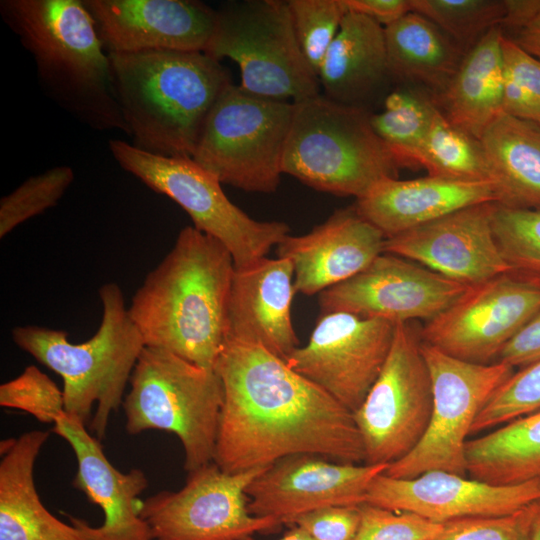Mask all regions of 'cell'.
<instances>
[{
  "mask_svg": "<svg viewBox=\"0 0 540 540\" xmlns=\"http://www.w3.org/2000/svg\"><path fill=\"white\" fill-rule=\"evenodd\" d=\"M214 370L223 405L213 462L224 472L295 454L364 463L353 413L263 346L226 338Z\"/></svg>",
  "mask_w": 540,
  "mask_h": 540,
  "instance_id": "cell-1",
  "label": "cell"
},
{
  "mask_svg": "<svg viewBox=\"0 0 540 540\" xmlns=\"http://www.w3.org/2000/svg\"><path fill=\"white\" fill-rule=\"evenodd\" d=\"M234 272L233 257L221 242L184 227L128 307L145 346L214 370L226 339Z\"/></svg>",
  "mask_w": 540,
  "mask_h": 540,
  "instance_id": "cell-2",
  "label": "cell"
},
{
  "mask_svg": "<svg viewBox=\"0 0 540 540\" xmlns=\"http://www.w3.org/2000/svg\"><path fill=\"white\" fill-rule=\"evenodd\" d=\"M0 15L50 100L90 129L127 135L109 54L83 0H1Z\"/></svg>",
  "mask_w": 540,
  "mask_h": 540,
  "instance_id": "cell-3",
  "label": "cell"
},
{
  "mask_svg": "<svg viewBox=\"0 0 540 540\" xmlns=\"http://www.w3.org/2000/svg\"><path fill=\"white\" fill-rule=\"evenodd\" d=\"M109 59L131 144L192 157L210 110L232 83L226 68L205 52L149 50Z\"/></svg>",
  "mask_w": 540,
  "mask_h": 540,
  "instance_id": "cell-4",
  "label": "cell"
},
{
  "mask_svg": "<svg viewBox=\"0 0 540 540\" xmlns=\"http://www.w3.org/2000/svg\"><path fill=\"white\" fill-rule=\"evenodd\" d=\"M102 320L95 334L72 343L69 334L38 325L16 326L13 342L63 380L65 413L105 437L112 413L125 397L132 371L145 347L116 283L99 288Z\"/></svg>",
  "mask_w": 540,
  "mask_h": 540,
  "instance_id": "cell-5",
  "label": "cell"
},
{
  "mask_svg": "<svg viewBox=\"0 0 540 540\" xmlns=\"http://www.w3.org/2000/svg\"><path fill=\"white\" fill-rule=\"evenodd\" d=\"M372 112L322 94L294 103L282 169L336 196L362 197L399 167L371 124Z\"/></svg>",
  "mask_w": 540,
  "mask_h": 540,
  "instance_id": "cell-6",
  "label": "cell"
},
{
  "mask_svg": "<svg viewBox=\"0 0 540 540\" xmlns=\"http://www.w3.org/2000/svg\"><path fill=\"white\" fill-rule=\"evenodd\" d=\"M129 384L122 403L128 434L147 430L175 434L184 449L187 473L214 461L223 405L215 370L145 346Z\"/></svg>",
  "mask_w": 540,
  "mask_h": 540,
  "instance_id": "cell-7",
  "label": "cell"
},
{
  "mask_svg": "<svg viewBox=\"0 0 540 540\" xmlns=\"http://www.w3.org/2000/svg\"><path fill=\"white\" fill-rule=\"evenodd\" d=\"M294 103L230 83L210 110L192 159L221 184L247 192L277 190Z\"/></svg>",
  "mask_w": 540,
  "mask_h": 540,
  "instance_id": "cell-8",
  "label": "cell"
},
{
  "mask_svg": "<svg viewBox=\"0 0 540 540\" xmlns=\"http://www.w3.org/2000/svg\"><path fill=\"white\" fill-rule=\"evenodd\" d=\"M118 165L152 191L167 196L191 218L193 227L217 239L231 253L236 270L267 257L290 232L281 221H258L232 203L220 181L191 157H169L111 139Z\"/></svg>",
  "mask_w": 540,
  "mask_h": 540,
  "instance_id": "cell-9",
  "label": "cell"
},
{
  "mask_svg": "<svg viewBox=\"0 0 540 540\" xmlns=\"http://www.w3.org/2000/svg\"><path fill=\"white\" fill-rule=\"evenodd\" d=\"M217 10L206 54L234 61L246 91L297 103L320 94L298 43L287 0H232Z\"/></svg>",
  "mask_w": 540,
  "mask_h": 540,
  "instance_id": "cell-10",
  "label": "cell"
},
{
  "mask_svg": "<svg viewBox=\"0 0 540 540\" xmlns=\"http://www.w3.org/2000/svg\"><path fill=\"white\" fill-rule=\"evenodd\" d=\"M433 386L428 427L417 446L384 474L412 478L429 471L467 474L466 443L473 423L496 389L515 371L501 363L477 364L422 342Z\"/></svg>",
  "mask_w": 540,
  "mask_h": 540,
  "instance_id": "cell-11",
  "label": "cell"
},
{
  "mask_svg": "<svg viewBox=\"0 0 540 540\" xmlns=\"http://www.w3.org/2000/svg\"><path fill=\"white\" fill-rule=\"evenodd\" d=\"M433 386L420 333L397 323L390 352L364 401L353 413L365 464L390 465L422 439L431 417Z\"/></svg>",
  "mask_w": 540,
  "mask_h": 540,
  "instance_id": "cell-12",
  "label": "cell"
},
{
  "mask_svg": "<svg viewBox=\"0 0 540 540\" xmlns=\"http://www.w3.org/2000/svg\"><path fill=\"white\" fill-rule=\"evenodd\" d=\"M227 473L215 462L190 473L178 491H160L141 501L140 515L153 540H246L283 524L252 515L246 490L264 470Z\"/></svg>",
  "mask_w": 540,
  "mask_h": 540,
  "instance_id": "cell-13",
  "label": "cell"
},
{
  "mask_svg": "<svg viewBox=\"0 0 540 540\" xmlns=\"http://www.w3.org/2000/svg\"><path fill=\"white\" fill-rule=\"evenodd\" d=\"M539 310L540 282L511 271L470 286L419 333L452 357L490 364Z\"/></svg>",
  "mask_w": 540,
  "mask_h": 540,
  "instance_id": "cell-14",
  "label": "cell"
},
{
  "mask_svg": "<svg viewBox=\"0 0 540 540\" xmlns=\"http://www.w3.org/2000/svg\"><path fill=\"white\" fill-rule=\"evenodd\" d=\"M395 327L382 319L325 313L308 343L298 347L286 363L354 413L384 366Z\"/></svg>",
  "mask_w": 540,
  "mask_h": 540,
  "instance_id": "cell-15",
  "label": "cell"
},
{
  "mask_svg": "<svg viewBox=\"0 0 540 540\" xmlns=\"http://www.w3.org/2000/svg\"><path fill=\"white\" fill-rule=\"evenodd\" d=\"M418 263L382 253L364 270L319 294L322 314L347 312L397 323L434 319L468 289Z\"/></svg>",
  "mask_w": 540,
  "mask_h": 540,
  "instance_id": "cell-16",
  "label": "cell"
},
{
  "mask_svg": "<svg viewBox=\"0 0 540 540\" xmlns=\"http://www.w3.org/2000/svg\"><path fill=\"white\" fill-rule=\"evenodd\" d=\"M388 465L329 461L295 454L266 467L247 487L248 510L289 524L295 517L323 507L365 503L370 484Z\"/></svg>",
  "mask_w": 540,
  "mask_h": 540,
  "instance_id": "cell-17",
  "label": "cell"
},
{
  "mask_svg": "<svg viewBox=\"0 0 540 540\" xmlns=\"http://www.w3.org/2000/svg\"><path fill=\"white\" fill-rule=\"evenodd\" d=\"M495 205L486 202L469 206L386 238L384 252L466 286L511 272L493 231Z\"/></svg>",
  "mask_w": 540,
  "mask_h": 540,
  "instance_id": "cell-18",
  "label": "cell"
},
{
  "mask_svg": "<svg viewBox=\"0 0 540 540\" xmlns=\"http://www.w3.org/2000/svg\"><path fill=\"white\" fill-rule=\"evenodd\" d=\"M540 498V480L494 485L446 471L412 478L383 473L374 478L365 503L416 514L431 522L514 513Z\"/></svg>",
  "mask_w": 540,
  "mask_h": 540,
  "instance_id": "cell-19",
  "label": "cell"
},
{
  "mask_svg": "<svg viewBox=\"0 0 540 540\" xmlns=\"http://www.w3.org/2000/svg\"><path fill=\"white\" fill-rule=\"evenodd\" d=\"M108 54L206 52L217 10L196 0H83Z\"/></svg>",
  "mask_w": 540,
  "mask_h": 540,
  "instance_id": "cell-20",
  "label": "cell"
},
{
  "mask_svg": "<svg viewBox=\"0 0 540 540\" xmlns=\"http://www.w3.org/2000/svg\"><path fill=\"white\" fill-rule=\"evenodd\" d=\"M52 431L62 437L75 454L77 471L73 486L104 514L103 523L97 527L69 515L70 523L87 540H153L140 515L138 499L149 484L145 473L137 468L128 472L115 468L100 440L92 436L81 421L66 413L57 418Z\"/></svg>",
  "mask_w": 540,
  "mask_h": 540,
  "instance_id": "cell-21",
  "label": "cell"
},
{
  "mask_svg": "<svg viewBox=\"0 0 540 540\" xmlns=\"http://www.w3.org/2000/svg\"><path fill=\"white\" fill-rule=\"evenodd\" d=\"M385 237L354 206L335 211L307 234L288 235L278 257L293 268L296 292L311 296L342 283L384 253Z\"/></svg>",
  "mask_w": 540,
  "mask_h": 540,
  "instance_id": "cell-22",
  "label": "cell"
},
{
  "mask_svg": "<svg viewBox=\"0 0 540 540\" xmlns=\"http://www.w3.org/2000/svg\"><path fill=\"white\" fill-rule=\"evenodd\" d=\"M296 293L291 263L264 257L233 275L226 338L257 343L283 360L299 347L291 306Z\"/></svg>",
  "mask_w": 540,
  "mask_h": 540,
  "instance_id": "cell-23",
  "label": "cell"
},
{
  "mask_svg": "<svg viewBox=\"0 0 540 540\" xmlns=\"http://www.w3.org/2000/svg\"><path fill=\"white\" fill-rule=\"evenodd\" d=\"M486 202L496 203L491 182L427 175L409 180L385 178L356 199L354 207L386 239L457 210Z\"/></svg>",
  "mask_w": 540,
  "mask_h": 540,
  "instance_id": "cell-24",
  "label": "cell"
},
{
  "mask_svg": "<svg viewBox=\"0 0 540 540\" xmlns=\"http://www.w3.org/2000/svg\"><path fill=\"white\" fill-rule=\"evenodd\" d=\"M323 96L373 113L387 97L393 80L388 64L385 29L376 21L348 11L318 72Z\"/></svg>",
  "mask_w": 540,
  "mask_h": 540,
  "instance_id": "cell-25",
  "label": "cell"
},
{
  "mask_svg": "<svg viewBox=\"0 0 540 540\" xmlns=\"http://www.w3.org/2000/svg\"><path fill=\"white\" fill-rule=\"evenodd\" d=\"M49 434L25 432L1 455L0 540H87L77 527L55 517L38 495L34 468Z\"/></svg>",
  "mask_w": 540,
  "mask_h": 540,
  "instance_id": "cell-26",
  "label": "cell"
},
{
  "mask_svg": "<svg viewBox=\"0 0 540 540\" xmlns=\"http://www.w3.org/2000/svg\"><path fill=\"white\" fill-rule=\"evenodd\" d=\"M501 26L489 30L464 55L445 90L432 97L454 126L480 139L503 112V54Z\"/></svg>",
  "mask_w": 540,
  "mask_h": 540,
  "instance_id": "cell-27",
  "label": "cell"
},
{
  "mask_svg": "<svg viewBox=\"0 0 540 540\" xmlns=\"http://www.w3.org/2000/svg\"><path fill=\"white\" fill-rule=\"evenodd\" d=\"M479 140L496 204L540 210V126L501 112Z\"/></svg>",
  "mask_w": 540,
  "mask_h": 540,
  "instance_id": "cell-28",
  "label": "cell"
},
{
  "mask_svg": "<svg viewBox=\"0 0 540 540\" xmlns=\"http://www.w3.org/2000/svg\"><path fill=\"white\" fill-rule=\"evenodd\" d=\"M384 29L392 79L420 84L432 97L442 93L466 53L462 47L414 11Z\"/></svg>",
  "mask_w": 540,
  "mask_h": 540,
  "instance_id": "cell-29",
  "label": "cell"
},
{
  "mask_svg": "<svg viewBox=\"0 0 540 540\" xmlns=\"http://www.w3.org/2000/svg\"><path fill=\"white\" fill-rule=\"evenodd\" d=\"M467 473L494 485L540 480V410L466 443Z\"/></svg>",
  "mask_w": 540,
  "mask_h": 540,
  "instance_id": "cell-30",
  "label": "cell"
},
{
  "mask_svg": "<svg viewBox=\"0 0 540 540\" xmlns=\"http://www.w3.org/2000/svg\"><path fill=\"white\" fill-rule=\"evenodd\" d=\"M438 111L432 96L409 88L389 92L383 109L371 114L372 127L398 167H420L428 131Z\"/></svg>",
  "mask_w": 540,
  "mask_h": 540,
  "instance_id": "cell-31",
  "label": "cell"
},
{
  "mask_svg": "<svg viewBox=\"0 0 540 540\" xmlns=\"http://www.w3.org/2000/svg\"><path fill=\"white\" fill-rule=\"evenodd\" d=\"M420 167L434 177L490 182L480 140L451 124L439 109L423 145Z\"/></svg>",
  "mask_w": 540,
  "mask_h": 540,
  "instance_id": "cell-32",
  "label": "cell"
},
{
  "mask_svg": "<svg viewBox=\"0 0 540 540\" xmlns=\"http://www.w3.org/2000/svg\"><path fill=\"white\" fill-rule=\"evenodd\" d=\"M410 5L465 52L505 17L504 0H410Z\"/></svg>",
  "mask_w": 540,
  "mask_h": 540,
  "instance_id": "cell-33",
  "label": "cell"
},
{
  "mask_svg": "<svg viewBox=\"0 0 540 540\" xmlns=\"http://www.w3.org/2000/svg\"><path fill=\"white\" fill-rule=\"evenodd\" d=\"M492 222L496 242L512 272L540 282V210L496 204Z\"/></svg>",
  "mask_w": 540,
  "mask_h": 540,
  "instance_id": "cell-34",
  "label": "cell"
},
{
  "mask_svg": "<svg viewBox=\"0 0 540 540\" xmlns=\"http://www.w3.org/2000/svg\"><path fill=\"white\" fill-rule=\"evenodd\" d=\"M75 178L71 167L50 168L26 179L0 200V238L57 205Z\"/></svg>",
  "mask_w": 540,
  "mask_h": 540,
  "instance_id": "cell-35",
  "label": "cell"
},
{
  "mask_svg": "<svg viewBox=\"0 0 540 540\" xmlns=\"http://www.w3.org/2000/svg\"><path fill=\"white\" fill-rule=\"evenodd\" d=\"M287 2L300 48L318 76L323 59L348 9L343 0H287Z\"/></svg>",
  "mask_w": 540,
  "mask_h": 540,
  "instance_id": "cell-36",
  "label": "cell"
},
{
  "mask_svg": "<svg viewBox=\"0 0 540 540\" xmlns=\"http://www.w3.org/2000/svg\"><path fill=\"white\" fill-rule=\"evenodd\" d=\"M503 112L540 126V60L503 35Z\"/></svg>",
  "mask_w": 540,
  "mask_h": 540,
  "instance_id": "cell-37",
  "label": "cell"
},
{
  "mask_svg": "<svg viewBox=\"0 0 540 540\" xmlns=\"http://www.w3.org/2000/svg\"><path fill=\"white\" fill-rule=\"evenodd\" d=\"M540 410V360L520 368L491 395L471 430L476 434L497 428Z\"/></svg>",
  "mask_w": 540,
  "mask_h": 540,
  "instance_id": "cell-38",
  "label": "cell"
},
{
  "mask_svg": "<svg viewBox=\"0 0 540 540\" xmlns=\"http://www.w3.org/2000/svg\"><path fill=\"white\" fill-rule=\"evenodd\" d=\"M0 406L24 411L46 424L65 413L63 390L35 365L0 385Z\"/></svg>",
  "mask_w": 540,
  "mask_h": 540,
  "instance_id": "cell-39",
  "label": "cell"
},
{
  "mask_svg": "<svg viewBox=\"0 0 540 540\" xmlns=\"http://www.w3.org/2000/svg\"><path fill=\"white\" fill-rule=\"evenodd\" d=\"M360 523L352 540H434L442 524L416 514L368 503L359 505Z\"/></svg>",
  "mask_w": 540,
  "mask_h": 540,
  "instance_id": "cell-40",
  "label": "cell"
},
{
  "mask_svg": "<svg viewBox=\"0 0 540 540\" xmlns=\"http://www.w3.org/2000/svg\"><path fill=\"white\" fill-rule=\"evenodd\" d=\"M528 511L522 509L501 516H480L442 524L434 540H527Z\"/></svg>",
  "mask_w": 540,
  "mask_h": 540,
  "instance_id": "cell-41",
  "label": "cell"
},
{
  "mask_svg": "<svg viewBox=\"0 0 540 540\" xmlns=\"http://www.w3.org/2000/svg\"><path fill=\"white\" fill-rule=\"evenodd\" d=\"M360 523L358 506H329L303 513L289 525L304 529L314 540H352Z\"/></svg>",
  "mask_w": 540,
  "mask_h": 540,
  "instance_id": "cell-42",
  "label": "cell"
},
{
  "mask_svg": "<svg viewBox=\"0 0 540 540\" xmlns=\"http://www.w3.org/2000/svg\"><path fill=\"white\" fill-rule=\"evenodd\" d=\"M540 360V310L507 343L497 362L519 369Z\"/></svg>",
  "mask_w": 540,
  "mask_h": 540,
  "instance_id": "cell-43",
  "label": "cell"
},
{
  "mask_svg": "<svg viewBox=\"0 0 540 540\" xmlns=\"http://www.w3.org/2000/svg\"><path fill=\"white\" fill-rule=\"evenodd\" d=\"M348 11L362 14L386 27L411 11L410 0H343Z\"/></svg>",
  "mask_w": 540,
  "mask_h": 540,
  "instance_id": "cell-44",
  "label": "cell"
},
{
  "mask_svg": "<svg viewBox=\"0 0 540 540\" xmlns=\"http://www.w3.org/2000/svg\"><path fill=\"white\" fill-rule=\"evenodd\" d=\"M505 17L501 28L518 32L540 11V0H504Z\"/></svg>",
  "mask_w": 540,
  "mask_h": 540,
  "instance_id": "cell-45",
  "label": "cell"
},
{
  "mask_svg": "<svg viewBox=\"0 0 540 540\" xmlns=\"http://www.w3.org/2000/svg\"><path fill=\"white\" fill-rule=\"evenodd\" d=\"M526 52L540 60V11L514 36H509Z\"/></svg>",
  "mask_w": 540,
  "mask_h": 540,
  "instance_id": "cell-46",
  "label": "cell"
},
{
  "mask_svg": "<svg viewBox=\"0 0 540 540\" xmlns=\"http://www.w3.org/2000/svg\"><path fill=\"white\" fill-rule=\"evenodd\" d=\"M527 540H540V498L527 505Z\"/></svg>",
  "mask_w": 540,
  "mask_h": 540,
  "instance_id": "cell-47",
  "label": "cell"
},
{
  "mask_svg": "<svg viewBox=\"0 0 540 540\" xmlns=\"http://www.w3.org/2000/svg\"><path fill=\"white\" fill-rule=\"evenodd\" d=\"M279 540H314L304 529L294 526Z\"/></svg>",
  "mask_w": 540,
  "mask_h": 540,
  "instance_id": "cell-48",
  "label": "cell"
},
{
  "mask_svg": "<svg viewBox=\"0 0 540 540\" xmlns=\"http://www.w3.org/2000/svg\"><path fill=\"white\" fill-rule=\"evenodd\" d=\"M250 540V539H249Z\"/></svg>",
  "mask_w": 540,
  "mask_h": 540,
  "instance_id": "cell-49",
  "label": "cell"
}]
</instances>
